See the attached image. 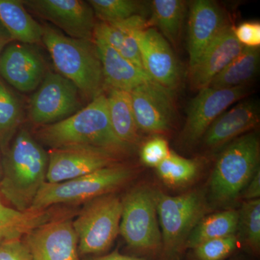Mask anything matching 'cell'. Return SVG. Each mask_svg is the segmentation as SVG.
Here are the masks:
<instances>
[{"label":"cell","mask_w":260,"mask_h":260,"mask_svg":"<svg viewBox=\"0 0 260 260\" xmlns=\"http://www.w3.org/2000/svg\"><path fill=\"white\" fill-rule=\"evenodd\" d=\"M38 138L51 149L85 147L121 158L133 148L121 142L112 129L107 95L101 94L78 112L58 122L43 126Z\"/></svg>","instance_id":"1"},{"label":"cell","mask_w":260,"mask_h":260,"mask_svg":"<svg viewBox=\"0 0 260 260\" xmlns=\"http://www.w3.org/2000/svg\"><path fill=\"white\" fill-rule=\"evenodd\" d=\"M49 156L26 129L17 133L3 154L0 194L20 212L30 210L41 188L47 182Z\"/></svg>","instance_id":"2"},{"label":"cell","mask_w":260,"mask_h":260,"mask_svg":"<svg viewBox=\"0 0 260 260\" xmlns=\"http://www.w3.org/2000/svg\"><path fill=\"white\" fill-rule=\"evenodd\" d=\"M42 42L58 73L71 81L91 102L105 90L102 61L93 41L74 39L43 26Z\"/></svg>","instance_id":"3"},{"label":"cell","mask_w":260,"mask_h":260,"mask_svg":"<svg viewBox=\"0 0 260 260\" xmlns=\"http://www.w3.org/2000/svg\"><path fill=\"white\" fill-rule=\"evenodd\" d=\"M260 144L255 133L243 135L231 142L215 164L210 181L215 203L234 201L259 169Z\"/></svg>","instance_id":"4"},{"label":"cell","mask_w":260,"mask_h":260,"mask_svg":"<svg viewBox=\"0 0 260 260\" xmlns=\"http://www.w3.org/2000/svg\"><path fill=\"white\" fill-rule=\"evenodd\" d=\"M133 172L124 166H110L71 180L45 182L36 197L30 210H47L58 204H80L111 194L133 177Z\"/></svg>","instance_id":"5"},{"label":"cell","mask_w":260,"mask_h":260,"mask_svg":"<svg viewBox=\"0 0 260 260\" xmlns=\"http://www.w3.org/2000/svg\"><path fill=\"white\" fill-rule=\"evenodd\" d=\"M155 198L162 245L167 252H176L185 244L193 229L208 211L204 191L197 189L170 196L155 190Z\"/></svg>","instance_id":"6"},{"label":"cell","mask_w":260,"mask_h":260,"mask_svg":"<svg viewBox=\"0 0 260 260\" xmlns=\"http://www.w3.org/2000/svg\"><path fill=\"white\" fill-rule=\"evenodd\" d=\"M122 203L113 193L87 202L73 222L81 254L107 250L119 234Z\"/></svg>","instance_id":"7"},{"label":"cell","mask_w":260,"mask_h":260,"mask_svg":"<svg viewBox=\"0 0 260 260\" xmlns=\"http://www.w3.org/2000/svg\"><path fill=\"white\" fill-rule=\"evenodd\" d=\"M122 203L119 234L126 244L142 251H155L162 246L155 190L147 186L135 187Z\"/></svg>","instance_id":"8"},{"label":"cell","mask_w":260,"mask_h":260,"mask_svg":"<svg viewBox=\"0 0 260 260\" xmlns=\"http://www.w3.org/2000/svg\"><path fill=\"white\" fill-rule=\"evenodd\" d=\"M80 95L69 80L59 73L48 72L29 102V119L41 126L63 120L82 109Z\"/></svg>","instance_id":"9"},{"label":"cell","mask_w":260,"mask_h":260,"mask_svg":"<svg viewBox=\"0 0 260 260\" xmlns=\"http://www.w3.org/2000/svg\"><path fill=\"white\" fill-rule=\"evenodd\" d=\"M247 93L246 86L221 89L207 87L200 90L188 107L180 135L181 144L192 146L203 139L213 121Z\"/></svg>","instance_id":"10"},{"label":"cell","mask_w":260,"mask_h":260,"mask_svg":"<svg viewBox=\"0 0 260 260\" xmlns=\"http://www.w3.org/2000/svg\"><path fill=\"white\" fill-rule=\"evenodd\" d=\"M138 129L150 134H165L175 117L174 92L150 80L129 92Z\"/></svg>","instance_id":"11"},{"label":"cell","mask_w":260,"mask_h":260,"mask_svg":"<svg viewBox=\"0 0 260 260\" xmlns=\"http://www.w3.org/2000/svg\"><path fill=\"white\" fill-rule=\"evenodd\" d=\"M23 4L39 18L62 30L68 37L93 41L95 15L81 0H26Z\"/></svg>","instance_id":"12"},{"label":"cell","mask_w":260,"mask_h":260,"mask_svg":"<svg viewBox=\"0 0 260 260\" xmlns=\"http://www.w3.org/2000/svg\"><path fill=\"white\" fill-rule=\"evenodd\" d=\"M143 70L152 81L174 92L180 85L182 70L169 42L156 29L149 27L138 35Z\"/></svg>","instance_id":"13"},{"label":"cell","mask_w":260,"mask_h":260,"mask_svg":"<svg viewBox=\"0 0 260 260\" xmlns=\"http://www.w3.org/2000/svg\"><path fill=\"white\" fill-rule=\"evenodd\" d=\"M32 260H78V238L73 222L51 220L25 234Z\"/></svg>","instance_id":"14"},{"label":"cell","mask_w":260,"mask_h":260,"mask_svg":"<svg viewBox=\"0 0 260 260\" xmlns=\"http://www.w3.org/2000/svg\"><path fill=\"white\" fill-rule=\"evenodd\" d=\"M47 182L59 183L118 164L119 158L103 150L85 147L51 149Z\"/></svg>","instance_id":"15"},{"label":"cell","mask_w":260,"mask_h":260,"mask_svg":"<svg viewBox=\"0 0 260 260\" xmlns=\"http://www.w3.org/2000/svg\"><path fill=\"white\" fill-rule=\"evenodd\" d=\"M46 74L42 55L29 44L11 42L0 55V78L22 93L36 90Z\"/></svg>","instance_id":"16"},{"label":"cell","mask_w":260,"mask_h":260,"mask_svg":"<svg viewBox=\"0 0 260 260\" xmlns=\"http://www.w3.org/2000/svg\"><path fill=\"white\" fill-rule=\"evenodd\" d=\"M244 47L234 36V27L229 24L189 68L191 88L200 90L209 86L214 78L240 54Z\"/></svg>","instance_id":"17"},{"label":"cell","mask_w":260,"mask_h":260,"mask_svg":"<svg viewBox=\"0 0 260 260\" xmlns=\"http://www.w3.org/2000/svg\"><path fill=\"white\" fill-rule=\"evenodd\" d=\"M228 25L223 10L215 2H191L188 26L189 68L195 64L210 43Z\"/></svg>","instance_id":"18"},{"label":"cell","mask_w":260,"mask_h":260,"mask_svg":"<svg viewBox=\"0 0 260 260\" xmlns=\"http://www.w3.org/2000/svg\"><path fill=\"white\" fill-rule=\"evenodd\" d=\"M259 122L258 102L253 99L242 101L213 121L203 136V142L208 148H218L254 129Z\"/></svg>","instance_id":"19"},{"label":"cell","mask_w":260,"mask_h":260,"mask_svg":"<svg viewBox=\"0 0 260 260\" xmlns=\"http://www.w3.org/2000/svg\"><path fill=\"white\" fill-rule=\"evenodd\" d=\"M149 27V20L142 15H135L117 23L100 22L95 24L93 39L105 42L123 57L143 70L138 35L141 30Z\"/></svg>","instance_id":"20"},{"label":"cell","mask_w":260,"mask_h":260,"mask_svg":"<svg viewBox=\"0 0 260 260\" xmlns=\"http://www.w3.org/2000/svg\"><path fill=\"white\" fill-rule=\"evenodd\" d=\"M102 61L106 89L130 92L142 84L150 81L145 70L135 66L105 42L93 39Z\"/></svg>","instance_id":"21"},{"label":"cell","mask_w":260,"mask_h":260,"mask_svg":"<svg viewBox=\"0 0 260 260\" xmlns=\"http://www.w3.org/2000/svg\"><path fill=\"white\" fill-rule=\"evenodd\" d=\"M0 24L13 42L24 44L42 42L43 26L32 18L20 0H0Z\"/></svg>","instance_id":"22"},{"label":"cell","mask_w":260,"mask_h":260,"mask_svg":"<svg viewBox=\"0 0 260 260\" xmlns=\"http://www.w3.org/2000/svg\"><path fill=\"white\" fill-rule=\"evenodd\" d=\"M108 112L112 129L123 143L134 148L139 143V129L132 106L131 95L125 90L109 89Z\"/></svg>","instance_id":"23"},{"label":"cell","mask_w":260,"mask_h":260,"mask_svg":"<svg viewBox=\"0 0 260 260\" xmlns=\"http://www.w3.org/2000/svg\"><path fill=\"white\" fill-rule=\"evenodd\" d=\"M259 58V48L244 47L208 87L221 89L246 86L257 74Z\"/></svg>","instance_id":"24"},{"label":"cell","mask_w":260,"mask_h":260,"mask_svg":"<svg viewBox=\"0 0 260 260\" xmlns=\"http://www.w3.org/2000/svg\"><path fill=\"white\" fill-rule=\"evenodd\" d=\"M238 222L239 213L234 210L204 217L191 232L185 246L194 249L207 241L235 235L238 231Z\"/></svg>","instance_id":"25"},{"label":"cell","mask_w":260,"mask_h":260,"mask_svg":"<svg viewBox=\"0 0 260 260\" xmlns=\"http://www.w3.org/2000/svg\"><path fill=\"white\" fill-rule=\"evenodd\" d=\"M49 210H28L20 212L7 206L0 194V234L6 239L20 238L34 228L51 220Z\"/></svg>","instance_id":"26"},{"label":"cell","mask_w":260,"mask_h":260,"mask_svg":"<svg viewBox=\"0 0 260 260\" xmlns=\"http://www.w3.org/2000/svg\"><path fill=\"white\" fill-rule=\"evenodd\" d=\"M153 17L149 23L155 24L168 42L177 44L186 15V4L181 0H154Z\"/></svg>","instance_id":"27"},{"label":"cell","mask_w":260,"mask_h":260,"mask_svg":"<svg viewBox=\"0 0 260 260\" xmlns=\"http://www.w3.org/2000/svg\"><path fill=\"white\" fill-rule=\"evenodd\" d=\"M23 121V109L16 95L0 78V149L6 151Z\"/></svg>","instance_id":"28"},{"label":"cell","mask_w":260,"mask_h":260,"mask_svg":"<svg viewBox=\"0 0 260 260\" xmlns=\"http://www.w3.org/2000/svg\"><path fill=\"white\" fill-rule=\"evenodd\" d=\"M94 15L104 23H117L135 15H143L145 7L135 0H90Z\"/></svg>","instance_id":"29"},{"label":"cell","mask_w":260,"mask_h":260,"mask_svg":"<svg viewBox=\"0 0 260 260\" xmlns=\"http://www.w3.org/2000/svg\"><path fill=\"white\" fill-rule=\"evenodd\" d=\"M155 169L160 179L172 185L189 182L198 172L196 162L172 151Z\"/></svg>","instance_id":"30"},{"label":"cell","mask_w":260,"mask_h":260,"mask_svg":"<svg viewBox=\"0 0 260 260\" xmlns=\"http://www.w3.org/2000/svg\"><path fill=\"white\" fill-rule=\"evenodd\" d=\"M238 213V230L246 243L257 250L260 246V200H246Z\"/></svg>","instance_id":"31"},{"label":"cell","mask_w":260,"mask_h":260,"mask_svg":"<svg viewBox=\"0 0 260 260\" xmlns=\"http://www.w3.org/2000/svg\"><path fill=\"white\" fill-rule=\"evenodd\" d=\"M236 235L207 241L194 248L200 260H222L230 254L237 245Z\"/></svg>","instance_id":"32"},{"label":"cell","mask_w":260,"mask_h":260,"mask_svg":"<svg viewBox=\"0 0 260 260\" xmlns=\"http://www.w3.org/2000/svg\"><path fill=\"white\" fill-rule=\"evenodd\" d=\"M167 140L155 137L147 141L140 150L142 162L148 167H158L170 153Z\"/></svg>","instance_id":"33"},{"label":"cell","mask_w":260,"mask_h":260,"mask_svg":"<svg viewBox=\"0 0 260 260\" xmlns=\"http://www.w3.org/2000/svg\"><path fill=\"white\" fill-rule=\"evenodd\" d=\"M0 260H32L31 254L20 238L4 239L0 243Z\"/></svg>","instance_id":"34"},{"label":"cell","mask_w":260,"mask_h":260,"mask_svg":"<svg viewBox=\"0 0 260 260\" xmlns=\"http://www.w3.org/2000/svg\"><path fill=\"white\" fill-rule=\"evenodd\" d=\"M238 42L244 47L259 48L260 24L257 21H246L234 28Z\"/></svg>","instance_id":"35"},{"label":"cell","mask_w":260,"mask_h":260,"mask_svg":"<svg viewBox=\"0 0 260 260\" xmlns=\"http://www.w3.org/2000/svg\"><path fill=\"white\" fill-rule=\"evenodd\" d=\"M246 200L259 199L260 197V171L258 169L251 180L246 186L243 195Z\"/></svg>","instance_id":"36"},{"label":"cell","mask_w":260,"mask_h":260,"mask_svg":"<svg viewBox=\"0 0 260 260\" xmlns=\"http://www.w3.org/2000/svg\"><path fill=\"white\" fill-rule=\"evenodd\" d=\"M11 37H10L8 32L5 30V29L0 24V55H1L2 52L4 50L5 47L13 42Z\"/></svg>","instance_id":"37"},{"label":"cell","mask_w":260,"mask_h":260,"mask_svg":"<svg viewBox=\"0 0 260 260\" xmlns=\"http://www.w3.org/2000/svg\"><path fill=\"white\" fill-rule=\"evenodd\" d=\"M93 260H139L135 259V258L129 257V256H123L119 254H112L110 255L103 256Z\"/></svg>","instance_id":"38"},{"label":"cell","mask_w":260,"mask_h":260,"mask_svg":"<svg viewBox=\"0 0 260 260\" xmlns=\"http://www.w3.org/2000/svg\"><path fill=\"white\" fill-rule=\"evenodd\" d=\"M2 177H3V154L0 149V181H1Z\"/></svg>","instance_id":"39"},{"label":"cell","mask_w":260,"mask_h":260,"mask_svg":"<svg viewBox=\"0 0 260 260\" xmlns=\"http://www.w3.org/2000/svg\"><path fill=\"white\" fill-rule=\"evenodd\" d=\"M4 239H6V238H5L4 235H3V234H0V243L3 242Z\"/></svg>","instance_id":"40"}]
</instances>
